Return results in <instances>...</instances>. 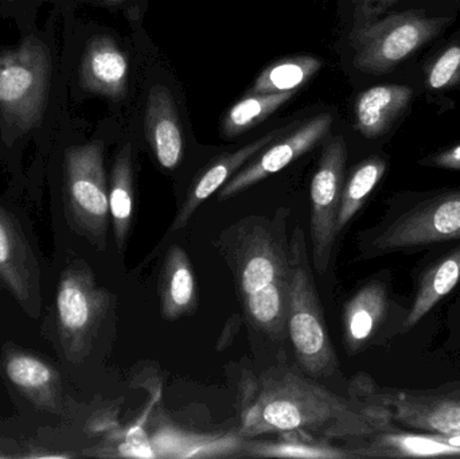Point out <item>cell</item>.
<instances>
[{
	"mask_svg": "<svg viewBox=\"0 0 460 459\" xmlns=\"http://www.w3.org/2000/svg\"><path fill=\"white\" fill-rule=\"evenodd\" d=\"M378 404L351 402L291 368H270L249 388L243 402V438L300 434L322 439L370 438L391 428Z\"/></svg>",
	"mask_w": 460,
	"mask_h": 459,
	"instance_id": "obj_1",
	"label": "cell"
},
{
	"mask_svg": "<svg viewBox=\"0 0 460 459\" xmlns=\"http://www.w3.org/2000/svg\"><path fill=\"white\" fill-rule=\"evenodd\" d=\"M221 250L249 322L270 339L283 340L291 280L286 221L279 224L261 217L240 221L224 232Z\"/></svg>",
	"mask_w": 460,
	"mask_h": 459,
	"instance_id": "obj_2",
	"label": "cell"
},
{
	"mask_svg": "<svg viewBox=\"0 0 460 459\" xmlns=\"http://www.w3.org/2000/svg\"><path fill=\"white\" fill-rule=\"evenodd\" d=\"M288 313L287 334L300 368L307 376L326 377L338 366L321 301L314 285L303 229L297 226L289 240Z\"/></svg>",
	"mask_w": 460,
	"mask_h": 459,
	"instance_id": "obj_3",
	"label": "cell"
},
{
	"mask_svg": "<svg viewBox=\"0 0 460 459\" xmlns=\"http://www.w3.org/2000/svg\"><path fill=\"white\" fill-rule=\"evenodd\" d=\"M450 22V18L427 16L423 11H404L357 23L351 32L354 66L369 75L391 72L438 37Z\"/></svg>",
	"mask_w": 460,
	"mask_h": 459,
	"instance_id": "obj_4",
	"label": "cell"
},
{
	"mask_svg": "<svg viewBox=\"0 0 460 459\" xmlns=\"http://www.w3.org/2000/svg\"><path fill=\"white\" fill-rule=\"evenodd\" d=\"M50 57L42 43L27 40L0 56V116L10 131L38 126L48 100Z\"/></svg>",
	"mask_w": 460,
	"mask_h": 459,
	"instance_id": "obj_5",
	"label": "cell"
},
{
	"mask_svg": "<svg viewBox=\"0 0 460 459\" xmlns=\"http://www.w3.org/2000/svg\"><path fill=\"white\" fill-rule=\"evenodd\" d=\"M110 302L86 264L75 263L62 272L56 294V325L67 360L81 363L89 355Z\"/></svg>",
	"mask_w": 460,
	"mask_h": 459,
	"instance_id": "obj_6",
	"label": "cell"
},
{
	"mask_svg": "<svg viewBox=\"0 0 460 459\" xmlns=\"http://www.w3.org/2000/svg\"><path fill=\"white\" fill-rule=\"evenodd\" d=\"M65 201L70 221L80 234L104 250L110 223L102 143L69 148L65 155Z\"/></svg>",
	"mask_w": 460,
	"mask_h": 459,
	"instance_id": "obj_7",
	"label": "cell"
},
{
	"mask_svg": "<svg viewBox=\"0 0 460 459\" xmlns=\"http://www.w3.org/2000/svg\"><path fill=\"white\" fill-rule=\"evenodd\" d=\"M346 145L335 137L324 146L318 169L311 181V245L314 266L323 275L329 269L332 247L337 239L338 212L345 175Z\"/></svg>",
	"mask_w": 460,
	"mask_h": 459,
	"instance_id": "obj_8",
	"label": "cell"
},
{
	"mask_svg": "<svg viewBox=\"0 0 460 459\" xmlns=\"http://www.w3.org/2000/svg\"><path fill=\"white\" fill-rule=\"evenodd\" d=\"M460 239V190L429 199L400 216L372 243L375 253Z\"/></svg>",
	"mask_w": 460,
	"mask_h": 459,
	"instance_id": "obj_9",
	"label": "cell"
},
{
	"mask_svg": "<svg viewBox=\"0 0 460 459\" xmlns=\"http://www.w3.org/2000/svg\"><path fill=\"white\" fill-rule=\"evenodd\" d=\"M367 393L369 403L383 407L400 425L440 436L460 434V388L448 393L369 388Z\"/></svg>",
	"mask_w": 460,
	"mask_h": 459,
	"instance_id": "obj_10",
	"label": "cell"
},
{
	"mask_svg": "<svg viewBox=\"0 0 460 459\" xmlns=\"http://www.w3.org/2000/svg\"><path fill=\"white\" fill-rule=\"evenodd\" d=\"M40 280V266L21 224L0 202V285L30 315H35Z\"/></svg>",
	"mask_w": 460,
	"mask_h": 459,
	"instance_id": "obj_11",
	"label": "cell"
},
{
	"mask_svg": "<svg viewBox=\"0 0 460 459\" xmlns=\"http://www.w3.org/2000/svg\"><path fill=\"white\" fill-rule=\"evenodd\" d=\"M332 126V116L330 113H322L295 129L280 142L270 143V147L256 161L230 178L221 188L218 199L226 201L230 197L240 194L241 191L286 169L288 164L318 145L326 137Z\"/></svg>",
	"mask_w": 460,
	"mask_h": 459,
	"instance_id": "obj_12",
	"label": "cell"
},
{
	"mask_svg": "<svg viewBox=\"0 0 460 459\" xmlns=\"http://www.w3.org/2000/svg\"><path fill=\"white\" fill-rule=\"evenodd\" d=\"M3 369L11 384L43 411L58 412L62 385L51 364L24 350L10 349L3 356Z\"/></svg>",
	"mask_w": 460,
	"mask_h": 459,
	"instance_id": "obj_13",
	"label": "cell"
},
{
	"mask_svg": "<svg viewBox=\"0 0 460 459\" xmlns=\"http://www.w3.org/2000/svg\"><path fill=\"white\" fill-rule=\"evenodd\" d=\"M81 85L91 93L121 100L127 93L128 59L107 35L89 40L81 62Z\"/></svg>",
	"mask_w": 460,
	"mask_h": 459,
	"instance_id": "obj_14",
	"label": "cell"
},
{
	"mask_svg": "<svg viewBox=\"0 0 460 459\" xmlns=\"http://www.w3.org/2000/svg\"><path fill=\"white\" fill-rule=\"evenodd\" d=\"M146 132L164 169L172 170L183 156V137L174 97L167 86L154 85L146 104Z\"/></svg>",
	"mask_w": 460,
	"mask_h": 459,
	"instance_id": "obj_15",
	"label": "cell"
},
{
	"mask_svg": "<svg viewBox=\"0 0 460 459\" xmlns=\"http://www.w3.org/2000/svg\"><path fill=\"white\" fill-rule=\"evenodd\" d=\"M286 128L275 129L270 134L264 135L260 139L249 143L245 147L229 154V155L223 156L218 159L216 163H213L204 174L201 175L196 185L191 188L190 193L186 197L185 202L181 207L177 217L172 221V228L169 229L167 234H177L181 229L185 228L190 221L191 216L196 213V210L207 201L209 197H212L218 189L223 188L230 178L237 172L249 159L253 158L257 154L265 150V147L275 142L276 137L281 134Z\"/></svg>",
	"mask_w": 460,
	"mask_h": 459,
	"instance_id": "obj_16",
	"label": "cell"
},
{
	"mask_svg": "<svg viewBox=\"0 0 460 459\" xmlns=\"http://www.w3.org/2000/svg\"><path fill=\"white\" fill-rule=\"evenodd\" d=\"M412 99V88L407 85L384 84L367 89L354 105L357 129L367 139L386 134L404 115Z\"/></svg>",
	"mask_w": 460,
	"mask_h": 459,
	"instance_id": "obj_17",
	"label": "cell"
},
{
	"mask_svg": "<svg viewBox=\"0 0 460 459\" xmlns=\"http://www.w3.org/2000/svg\"><path fill=\"white\" fill-rule=\"evenodd\" d=\"M159 296L164 320L177 321L196 312L199 290L188 253L180 245L167 251L159 275Z\"/></svg>",
	"mask_w": 460,
	"mask_h": 459,
	"instance_id": "obj_18",
	"label": "cell"
},
{
	"mask_svg": "<svg viewBox=\"0 0 460 459\" xmlns=\"http://www.w3.org/2000/svg\"><path fill=\"white\" fill-rule=\"evenodd\" d=\"M388 309L385 286L372 282L357 291L343 310V342L350 355L364 349L383 322Z\"/></svg>",
	"mask_w": 460,
	"mask_h": 459,
	"instance_id": "obj_19",
	"label": "cell"
},
{
	"mask_svg": "<svg viewBox=\"0 0 460 459\" xmlns=\"http://www.w3.org/2000/svg\"><path fill=\"white\" fill-rule=\"evenodd\" d=\"M365 457L427 458L460 457V446L450 444L440 434L383 433L376 434Z\"/></svg>",
	"mask_w": 460,
	"mask_h": 459,
	"instance_id": "obj_20",
	"label": "cell"
},
{
	"mask_svg": "<svg viewBox=\"0 0 460 459\" xmlns=\"http://www.w3.org/2000/svg\"><path fill=\"white\" fill-rule=\"evenodd\" d=\"M110 217L116 245L123 251L134 217V166L129 143L119 151L113 163L110 186Z\"/></svg>",
	"mask_w": 460,
	"mask_h": 459,
	"instance_id": "obj_21",
	"label": "cell"
},
{
	"mask_svg": "<svg viewBox=\"0 0 460 459\" xmlns=\"http://www.w3.org/2000/svg\"><path fill=\"white\" fill-rule=\"evenodd\" d=\"M460 282V248L448 253L427 272L419 286L415 301L405 318L402 329L410 331L420 322Z\"/></svg>",
	"mask_w": 460,
	"mask_h": 459,
	"instance_id": "obj_22",
	"label": "cell"
},
{
	"mask_svg": "<svg viewBox=\"0 0 460 459\" xmlns=\"http://www.w3.org/2000/svg\"><path fill=\"white\" fill-rule=\"evenodd\" d=\"M321 59L311 56L288 57L270 65L260 73L252 86V94L296 92L321 70Z\"/></svg>",
	"mask_w": 460,
	"mask_h": 459,
	"instance_id": "obj_23",
	"label": "cell"
},
{
	"mask_svg": "<svg viewBox=\"0 0 460 459\" xmlns=\"http://www.w3.org/2000/svg\"><path fill=\"white\" fill-rule=\"evenodd\" d=\"M385 172L386 162L383 158H378V156L367 159L354 170L348 182L343 185L340 212H338V234L358 213V210L361 209L367 197L375 190Z\"/></svg>",
	"mask_w": 460,
	"mask_h": 459,
	"instance_id": "obj_24",
	"label": "cell"
},
{
	"mask_svg": "<svg viewBox=\"0 0 460 459\" xmlns=\"http://www.w3.org/2000/svg\"><path fill=\"white\" fill-rule=\"evenodd\" d=\"M296 92L283 93L252 94L233 105L224 118L223 131L226 137H235L245 134L268 116L275 113L281 105L294 97Z\"/></svg>",
	"mask_w": 460,
	"mask_h": 459,
	"instance_id": "obj_25",
	"label": "cell"
},
{
	"mask_svg": "<svg viewBox=\"0 0 460 459\" xmlns=\"http://www.w3.org/2000/svg\"><path fill=\"white\" fill-rule=\"evenodd\" d=\"M243 449L252 457L262 458H302V459H345L359 457L341 447L332 446L326 442L300 441V439H280V441L253 442Z\"/></svg>",
	"mask_w": 460,
	"mask_h": 459,
	"instance_id": "obj_26",
	"label": "cell"
},
{
	"mask_svg": "<svg viewBox=\"0 0 460 459\" xmlns=\"http://www.w3.org/2000/svg\"><path fill=\"white\" fill-rule=\"evenodd\" d=\"M427 88L445 91L460 84V45L446 48L426 69Z\"/></svg>",
	"mask_w": 460,
	"mask_h": 459,
	"instance_id": "obj_27",
	"label": "cell"
},
{
	"mask_svg": "<svg viewBox=\"0 0 460 459\" xmlns=\"http://www.w3.org/2000/svg\"><path fill=\"white\" fill-rule=\"evenodd\" d=\"M399 0H354V15L357 23L377 18Z\"/></svg>",
	"mask_w": 460,
	"mask_h": 459,
	"instance_id": "obj_28",
	"label": "cell"
},
{
	"mask_svg": "<svg viewBox=\"0 0 460 459\" xmlns=\"http://www.w3.org/2000/svg\"><path fill=\"white\" fill-rule=\"evenodd\" d=\"M421 164L446 170H460V145L453 146L447 150L429 156L421 162Z\"/></svg>",
	"mask_w": 460,
	"mask_h": 459,
	"instance_id": "obj_29",
	"label": "cell"
},
{
	"mask_svg": "<svg viewBox=\"0 0 460 459\" xmlns=\"http://www.w3.org/2000/svg\"><path fill=\"white\" fill-rule=\"evenodd\" d=\"M111 2H121V0H111Z\"/></svg>",
	"mask_w": 460,
	"mask_h": 459,
	"instance_id": "obj_30",
	"label": "cell"
}]
</instances>
